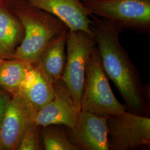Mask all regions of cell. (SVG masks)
I'll return each mask as SVG.
<instances>
[{
  "mask_svg": "<svg viewBox=\"0 0 150 150\" xmlns=\"http://www.w3.org/2000/svg\"><path fill=\"white\" fill-rule=\"evenodd\" d=\"M91 28L103 70L122 97L127 111L148 116V90L120 42L119 36L123 30L104 18L93 21Z\"/></svg>",
  "mask_w": 150,
  "mask_h": 150,
  "instance_id": "6da1fadb",
  "label": "cell"
},
{
  "mask_svg": "<svg viewBox=\"0 0 150 150\" xmlns=\"http://www.w3.org/2000/svg\"><path fill=\"white\" fill-rule=\"evenodd\" d=\"M8 5L19 18L24 29L23 40L13 59L28 64L37 62L50 42L69 30L64 22L26 0H11Z\"/></svg>",
  "mask_w": 150,
  "mask_h": 150,
  "instance_id": "7a4b0ae2",
  "label": "cell"
},
{
  "mask_svg": "<svg viewBox=\"0 0 150 150\" xmlns=\"http://www.w3.org/2000/svg\"><path fill=\"white\" fill-rule=\"evenodd\" d=\"M80 108L81 111L103 117L118 115L127 111L126 106L118 101L111 88L96 45L86 66Z\"/></svg>",
  "mask_w": 150,
  "mask_h": 150,
  "instance_id": "3957f363",
  "label": "cell"
},
{
  "mask_svg": "<svg viewBox=\"0 0 150 150\" xmlns=\"http://www.w3.org/2000/svg\"><path fill=\"white\" fill-rule=\"evenodd\" d=\"M91 14L123 29L149 32L150 0H81Z\"/></svg>",
  "mask_w": 150,
  "mask_h": 150,
  "instance_id": "277c9868",
  "label": "cell"
},
{
  "mask_svg": "<svg viewBox=\"0 0 150 150\" xmlns=\"http://www.w3.org/2000/svg\"><path fill=\"white\" fill-rule=\"evenodd\" d=\"M96 45L94 36L87 32L71 30L67 31V56L62 80L69 88L79 112L86 66Z\"/></svg>",
  "mask_w": 150,
  "mask_h": 150,
  "instance_id": "5b68a950",
  "label": "cell"
},
{
  "mask_svg": "<svg viewBox=\"0 0 150 150\" xmlns=\"http://www.w3.org/2000/svg\"><path fill=\"white\" fill-rule=\"evenodd\" d=\"M125 111L107 118L110 150H149L150 118Z\"/></svg>",
  "mask_w": 150,
  "mask_h": 150,
  "instance_id": "8992f818",
  "label": "cell"
},
{
  "mask_svg": "<svg viewBox=\"0 0 150 150\" xmlns=\"http://www.w3.org/2000/svg\"><path fill=\"white\" fill-rule=\"evenodd\" d=\"M36 112L20 91L12 95L0 125V150H17L25 131L35 121Z\"/></svg>",
  "mask_w": 150,
  "mask_h": 150,
  "instance_id": "52a82bcc",
  "label": "cell"
},
{
  "mask_svg": "<svg viewBox=\"0 0 150 150\" xmlns=\"http://www.w3.org/2000/svg\"><path fill=\"white\" fill-rule=\"evenodd\" d=\"M53 83L54 97L36 112L35 123L38 127L58 125L72 129L80 112L69 88L62 79Z\"/></svg>",
  "mask_w": 150,
  "mask_h": 150,
  "instance_id": "ba28073f",
  "label": "cell"
},
{
  "mask_svg": "<svg viewBox=\"0 0 150 150\" xmlns=\"http://www.w3.org/2000/svg\"><path fill=\"white\" fill-rule=\"evenodd\" d=\"M108 117L81 111L74 127H66L70 142L79 150H110Z\"/></svg>",
  "mask_w": 150,
  "mask_h": 150,
  "instance_id": "9c48e42d",
  "label": "cell"
},
{
  "mask_svg": "<svg viewBox=\"0 0 150 150\" xmlns=\"http://www.w3.org/2000/svg\"><path fill=\"white\" fill-rule=\"evenodd\" d=\"M64 22L71 30H81L93 35L92 14L81 0H26Z\"/></svg>",
  "mask_w": 150,
  "mask_h": 150,
  "instance_id": "30bf717a",
  "label": "cell"
},
{
  "mask_svg": "<svg viewBox=\"0 0 150 150\" xmlns=\"http://www.w3.org/2000/svg\"><path fill=\"white\" fill-rule=\"evenodd\" d=\"M54 82L40 62L28 64L20 91L36 112L50 102L54 95Z\"/></svg>",
  "mask_w": 150,
  "mask_h": 150,
  "instance_id": "8fae6325",
  "label": "cell"
},
{
  "mask_svg": "<svg viewBox=\"0 0 150 150\" xmlns=\"http://www.w3.org/2000/svg\"><path fill=\"white\" fill-rule=\"evenodd\" d=\"M23 36L24 29L20 20L8 4L0 0V57L13 59Z\"/></svg>",
  "mask_w": 150,
  "mask_h": 150,
  "instance_id": "7c38bea8",
  "label": "cell"
},
{
  "mask_svg": "<svg viewBox=\"0 0 150 150\" xmlns=\"http://www.w3.org/2000/svg\"><path fill=\"white\" fill-rule=\"evenodd\" d=\"M66 33L64 32L54 38L38 60L44 72L53 82L62 77L66 61Z\"/></svg>",
  "mask_w": 150,
  "mask_h": 150,
  "instance_id": "4fadbf2b",
  "label": "cell"
},
{
  "mask_svg": "<svg viewBox=\"0 0 150 150\" xmlns=\"http://www.w3.org/2000/svg\"><path fill=\"white\" fill-rule=\"evenodd\" d=\"M27 64L16 59H4L0 67V88L12 95L20 91Z\"/></svg>",
  "mask_w": 150,
  "mask_h": 150,
  "instance_id": "5bb4252c",
  "label": "cell"
},
{
  "mask_svg": "<svg viewBox=\"0 0 150 150\" xmlns=\"http://www.w3.org/2000/svg\"><path fill=\"white\" fill-rule=\"evenodd\" d=\"M65 127L58 125L39 127L45 150H79L70 142Z\"/></svg>",
  "mask_w": 150,
  "mask_h": 150,
  "instance_id": "9a60e30c",
  "label": "cell"
},
{
  "mask_svg": "<svg viewBox=\"0 0 150 150\" xmlns=\"http://www.w3.org/2000/svg\"><path fill=\"white\" fill-rule=\"evenodd\" d=\"M39 133V127L35 121L30 123L22 136L17 150H40Z\"/></svg>",
  "mask_w": 150,
  "mask_h": 150,
  "instance_id": "2e32d148",
  "label": "cell"
},
{
  "mask_svg": "<svg viewBox=\"0 0 150 150\" xmlns=\"http://www.w3.org/2000/svg\"><path fill=\"white\" fill-rule=\"evenodd\" d=\"M10 98L9 93L0 88V125Z\"/></svg>",
  "mask_w": 150,
  "mask_h": 150,
  "instance_id": "e0dca14e",
  "label": "cell"
},
{
  "mask_svg": "<svg viewBox=\"0 0 150 150\" xmlns=\"http://www.w3.org/2000/svg\"><path fill=\"white\" fill-rule=\"evenodd\" d=\"M4 60V59H2L1 57H0V67H1V64H2V62H3Z\"/></svg>",
  "mask_w": 150,
  "mask_h": 150,
  "instance_id": "ac0fdd59",
  "label": "cell"
},
{
  "mask_svg": "<svg viewBox=\"0 0 150 150\" xmlns=\"http://www.w3.org/2000/svg\"><path fill=\"white\" fill-rule=\"evenodd\" d=\"M7 4H8V3L11 1V0H4Z\"/></svg>",
  "mask_w": 150,
  "mask_h": 150,
  "instance_id": "d6986e66",
  "label": "cell"
}]
</instances>
